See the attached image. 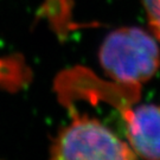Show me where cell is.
<instances>
[{"instance_id":"obj_1","label":"cell","mask_w":160,"mask_h":160,"mask_svg":"<svg viewBox=\"0 0 160 160\" xmlns=\"http://www.w3.org/2000/svg\"><path fill=\"white\" fill-rule=\"evenodd\" d=\"M100 61L106 72L122 84L139 86L160 67V49L155 38L139 28H123L103 42Z\"/></svg>"},{"instance_id":"obj_2","label":"cell","mask_w":160,"mask_h":160,"mask_svg":"<svg viewBox=\"0 0 160 160\" xmlns=\"http://www.w3.org/2000/svg\"><path fill=\"white\" fill-rule=\"evenodd\" d=\"M53 159H135L129 145L101 122L78 118L64 129L52 146Z\"/></svg>"},{"instance_id":"obj_3","label":"cell","mask_w":160,"mask_h":160,"mask_svg":"<svg viewBox=\"0 0 160 160\" xmlns=\"http://www.w3.org/2000/svg\"><path fill=\"white\" fill-rule=\"evenodd\" d=\"M128 145L137 157L160 159V106L140 104L123 112Z\"/></svg>"},{"instance_id":"obj_4","label":"cell","mask_w":160,"mask_h":160,"mask_svg":"<svg viewBox=\"0 0 160 160\" xmlns=\"http://www.w3.org/2000/svg\"><path fill=\"white\" fill-rule=\"evenodd\" d=\"M148 24L157 40L160 43V0H142Z\"/></svg>"}]
</instances>
